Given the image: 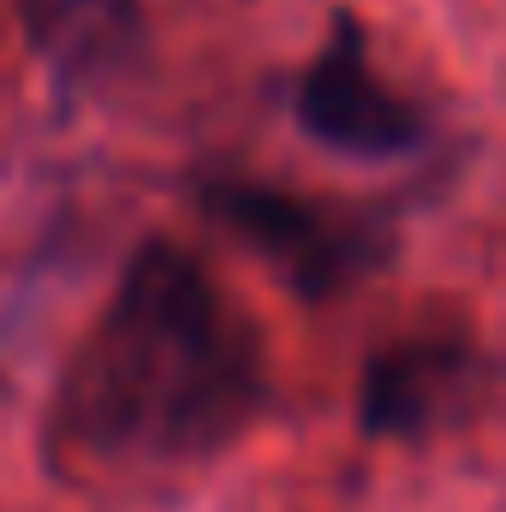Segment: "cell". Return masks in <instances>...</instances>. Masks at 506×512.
<instances>
[{
	"label": "cell",
	"mask_w": 506,
	"mask_h": 512,
	"mask_svg": "<svg viewBox=\"0 0 506 512\" xmlns=\"http://www.w3.org/2000/svg\"><path fill=\"white\" fill-rule=\"evenodd\" d=\"M24 42L60 96H90L143 42V0H18Z\"/></svg>",
	"instance_id": "obj_5"
},
{
	"label": "cell",
	"mask_w": 506,
	"mask_h": 512,
	"mask_svg": "<svg viewBox=\"0 0 506 512\" xmlns=\"http://www.w3.org/2000/svg\"><path fill=\"white\" fill-rule=\"evenodd\" d=\"M209 215L251 245L298 298H334L352 280H364L387 256V227L376 215L334 209L316 197H292L280 185H251V179H221L203 191Z\"/></svg>",
	"instance_id": "obj_2"
},
{
	"label": "cell",
	"mask_w": 506,
	"mask_h": 512,
	"mask_svg": "<svg viewBox=\"0 0 506 512\" xmlns=\"http://www.w3.org/2000/svg\"><path fill=\"white\" fill-rule=\"evenodd\" d=\"M495 399V364L465 334H417L393 340L364 364L358 429L370 441H435L447 429H471Z\"/></svg>",
	"instance_id": "obj_3"
},
{
	"label": "cell",
	"mask_w": 506,
	"mask_h": 512,
	"mask_svg": "<svg viewBox=\"0 0 506 512\" xmlns=\"http://www.w3.org/2000/svg\"><path fill=\"white\" fill-rule=\"evenodd\" d=\"M292 114L310 143L346 161H399L423 143V114L387 84L370 60V36L352 12L334 18L328 42L292 90Z\"/></svg>",
	"instance_id": "obj_4"
},
{
	"label": "cell",
	"mask_w": 506,
	"mask_h": 512,
	"mask_svg": "<svg viewBox=\"0 0 506 512\" xmlns=\"http://www.w3.org/2000/svg\"><path fill=\"white\" fill-rule=\"evenodd\" d=\"M262 405L256 328L197 256L149 239L54 387L48 447L78 471L161 477L233 447Z\"/></svg>",
	"instance_id": "obj_1"
}]
</instances>
